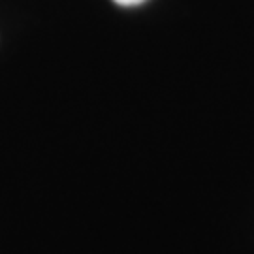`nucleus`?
Wrapping results in <instances>:
<instances>
[{"instance_id":"obj_1","label":"nucleus","mask_w":254,"mask_h":254,"mask_svg":"<svg viewBox=\"0 0 254 254\" xmlns=\"http://www.w3.org/2000/svg\"><path fill=\"white\" fill-rule=\"evenodd\" d=\"M113 2L119 4V6H137V4H141L145 0H113Z\"/></svg>"}]
</instances>
